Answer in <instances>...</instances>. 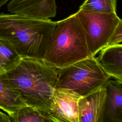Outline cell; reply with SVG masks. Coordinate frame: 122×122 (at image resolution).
<instances>
[{"label": "cell", "mask_w": 122, "mask_h": 122, "mask_svg": "<svg viewBox=\"0 0 122 122\" xmlns=\"http://www.w3.org/2000/svg\"><path fill=\"white\" fill-rule=\"evenodd\" d=\"M6 74L27 106L50 113L57 69L43 60L21 58L18 64Z\"/></svg>", "instance_id": "1"}, {"label": "cell", "mask_w": 122, "mask_h": 122, "mask_svg": "<svg viewBox=\"0 0 122 122\" xmlns=\"http://www.w3.org/2000/svg\"><path fill=\"white\" fill-rule=\"evenodd\" d=\"M56 21L13 13H0V38L10 42L21 58L43 60Z\"/></svg>", "instance_id": "2"}, {"label": "cell", "mask_w": 122, "mask_h": 122, "mask_svg": "<svg viewBox=\"0 0 122 122\" xmlns=\"http://www.w3.org/2000/svg\"><path fill=\"white\" fill-rule=\"evenodd\" d=\"M91 56L84 33L74 13L56 21L43 60L59 69Z\"/></svg>", "instance_id": "3"}, {"label": "cell", "mask_w": 122, "mask_h": 122, "mask_svg": "<svg viewBox=\"0 0 122 122\" xmlns=\"http://www.w3.org/2000/svg\"><path fill=\"white\" fill-rule=\"evenodd\" d=\"M57 80L55 88L69 89L81 96H86L103 87L111 78L94 56L57 69Z\"/></svg>", "instance_id": "4"}, {"label": "cell", "mask_w": 122, "mask_h": 122, "mask_svg": "<svg viewBox=\"0 0 122 122\" xmlns=\"http://www.w3.org/2000/svg\"><path fill=\"white\" fill-rule=\"evenodd\" d=\"M84 33L91 56L106 47L118 23L122 20L116 13H105L82 9L74 13Z\"/></svg>", "instance_id": "5"}, {"label": "cell", "mask_w": 122, "mask_h": 122, "mask_svg": "<svg viewBox=\"0 0 122 122\" xmlns=\"http://www.w3.org/2000/svg\"><path fill=\"white\" fill-rule=\"evenodd\" d=\"M81 97L69 89H54L50 102V113L56 122H79L78 102Z\"/></svg>", "instance_id": "6"}, {"label": "cell", "mask_w": 122, "mask_h": 122, "mask_svg": "<svg viewBox=\"0 0 122 122\" xmlns=\"http://www.w3.org/2000/svg\"><path fill=\"white\" fill-rule=\"evenodd\" d=\"M57 8L55 0H10L7 4L10 13L40 20L54 17Z\"/></svg>", "instance_id": "7"}, {"label": "cell", "mask_w": 122, "mask_h": 122, "mask_svg": "<svg viewBox=\"0 0 122 122\" xmlns=\"http://www.w3.org/2000/svg\"><path fill=\"white\" fill-rule=\"evenodd\" d=\"M106 94L103 86L80 97L78 102L79 122H103Z\"/></svg>", "instance_id": "8"}, {"label": "cell", "mask_w": 122, "mask_h": 122, "mask_svg": "<svg viewBox=\"0 0 122 122\" xmlns=\"http://www.w3.org/2000/svg\"><path fill=\"white\" fill-rule=\"evenodd\" d=\"M103 87L106 94L103 122H122V81L110 78Z\"/></svg>", "instance_id": "9"}, {"label": "cell", "mask_w": 122, "mask_h": 122, "mask_svg": "<svg viewBox=\"0 0 122 122\" xmlns=\"http://www.w3.org/2000/svg\"><path fill=\"white\" fill-rule=\"evenodd\" d=\"M95 58L103 70L110 77L122 81V44L107 46Z\"/></svg>", "instance_id": "10"}, {"label": "cell", "mask_w": 122, "mask_h": 122, "mask_svg": "<svg viewBox=\"0 0 122 122\" xmlns=\"http://www.w3.org/2000/svg\"><path fill=\"white\" fill-rule=\"evenodd\" d=\"M26 106L19 92L10 83L6 74L0 75V109L11 116Z\"/></svg>", "instance_id": "11"}, {"label": "cell", "mask_w": 122, "mask_h": 122, "mask_svg": "<svg viewBox=\"0 0 122 122\" xmlns=\"http://www.w3.org/2000/svg\"><path fill=\"white\" fill-rule=\"evenodd\" d=\"M9 118L10 122H56L50 112L29 106L20 109Z\"/></svg>", "instance_id": "12"}, {"label": "cell", "mask_w": 122, "mask_h": 122, "mask_svg": "<svg viewBox=\"0 0 122 122\" xmlns=\"http://www.w3.org/2000/svg\"><path fill=\"white\" fill-rule=\"evenodd\" d=\"M21 57L8 41L0 38V75L15 68Z\"/></svg>", "instance_id": "13"}, {"label": "cell", "mask_w": 122, "mask_h": 122, "mask_svg": "<svg viewBox=\"0 0 122 122\" xmlns=\"http://www.w3.org/2000/svg\"><path fill=\"white\" fill-rule=\"evenodd\" d=\"M117 0H84L79 9L105 13H116Z\"/></svg>", "instance_id": "14"}, {"label": "cell", "mask_w": 122, "mask_h": 122, "mask_svg": "<svg viewBox=\"0 0 122 122\" xmlns=\"http://www.w3.org/2000/svg\"><path fill=\"white\" fill-rule=\"evenodd\" d=\"M122 42V20L117 25L113 32L111 35L108 42L107 46H111L121 44Z\"/></svg>", "instance_id": "15"}, {"label": "cell", "mask_w": 122, "mask_h": 122, "mask_svg": "<svg viewBox=\"0 0 122 122\" xmlns=\"http://www.w3.org/2000/svg\"><path fill=\"white\" fill-rule=\"evenodd\" d=\"M0 122H10L9 116L0 111Z\"/></svg>", "instance_id": "16"}, {"label": "cell", "mask_w": 122, "mask_h": 122, "mask_svg": "<svg viewBox=\"0 0 122 122\" xmlns=\"http://www.w3.org/2000/svg\"><path fill=\"white\" fill-rule=\"evenodd\" d=\"M10 0H0V9Z\"/></svg>", "instance_id": "17"}]
</instances>
